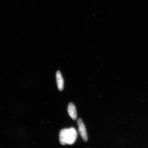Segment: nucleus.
Masks as SVG:
<instances>
[{
  "label": "nucleus",
  "instance_id": "nucleus-1",
  "mask_svg": "<svg viewBox=\"0 0 148 148\" xmlns=\"http://www.w3.org/2000/svg\"><path fill=\"white\" fill-rule=\"evenodd\" d=\"M77 136L76 130L73 127L62 129L60 134V143L62 145L66 144L72 145L75 143Z\"/></svg>",
  "mask_w": 148,
  "mask_h": 148
},
{
  "label": "nucleus",
  "instance_id": "nucleus-2",
  "mask_svg": "<svg viewBox=\"0 0 148 148\" xmlns=\"http://www.w3.org/2000/svg\"><path fill=\"white\" fill-rule=\"evenodd\" d=\"M77 125L78 126L79 132L81 137L84 142H87L88 140L87 134L86 129L83 123L82 120L81 119H79L77 121Z\"/></svg>",
  "mask_w": 148,
  "mask_h": 148
},
{
  "label": "nucleus",
  "instance_id": "nucleus-3",
  "mask_svg": "<svg viewBox=\"0 0 148 148\" xmlns=\"http://www.w3.org/2000/svg\"><path fill=\"white\" fill-rule=\"evenodd\" d=\"M68 114L73 120H75L77 118V113L75 107L73 103H70L68 107Z\"/></svg>",
  "mask_w": 148,
  "mask_h": 148
},
{
  "label": "nucleus",
  "instance_id": "nucleus-4",
  "mask_svg": "<svg viewBox=\"0 0 148 148\" xmlns=\"http://www.w3.org/2000/svg\"><path fill=\"white\" fill-rule=\"evenodd\" d=\"M56 79L57 86L60 91L63 90L64 86V79L60 71H57L56 73Z\"/></svg>",
  "mask_w": 148,
  "mask_h": 148
}]
</instances>
